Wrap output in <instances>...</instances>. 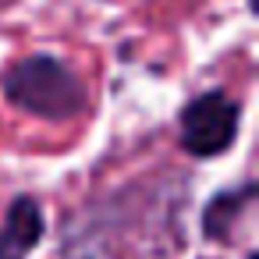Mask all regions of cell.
<instances>
[{
  "label": "cell",
  "instance_id": "1",
  "mask_svg": "<svg viewBox=\"0 0 259 259\" xmlns=\"http://www.w3.org/2000/svg\"><path fill=\"white\" fill-rule=\"evenodd\" d=\"M0 93L22 114L43 121H71L89 107V89L78 78V71L50 54L15 61L0 75Z\"/></svg>",
  "mask_w": 259,
  "mask_h": 259
},
{
  "label": "cell",
  "instance_id": "2",
  "mask_svg": "<svg viewBox=\"0 0 259 259\" xmlns=\"http://www.w3.org/2000/svg\"><path fill=\"white\" fill-rule=\"evenodd\" d=\"M238 124H241V103L227 89H209L185 103L178 117V142L188 156L213 160L234 146Z\"/></svg>",
  "mask_w": 259,
  "mask_h": 259
},
{
  "label": "cell",
  "instance_id": "3",
  "mask_svg": "<svg viewBox=\"0 0 259 259\" xmlns=\"http://www.w3.org/2000/svg\"><path fill=\"white\" fill-rule=\"evenodd\" d=\"M47 234V213L39 199L32 195H15L0 227V259H25Z\"/></svg>",
  "mask_w": 259,
  "mask_h": 259
},
{
  "label": "cell",
  "instance_id": "4",
  "mask_svg": "<svg viewBox=\"0 0 259 259\" xmlns=\"http://www.w3.org/2000/svg\"><path fill=\"white\" fill-rule=\"evenodd\" d=\"M252 199H255V181L217 192L202 209V234L209 241H220V245L234 241L241 217H248V209H252Z\"/></svg>",
  "mask_w": 259,
  "mask_h": 259
}]
</instances>
